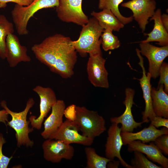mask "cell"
<instances>
[{
	"label": "cell",
	"mask_w": 168,
	"mask_h": 168,
	"mask_svg": "<svg viewBox=\"0 0 168 168\" xmlns=\"http://www.w3.org/2000/svg\"><path fill=\"white\" fill-rule=\"evenodd\" d=\"M134 90L128 87L125 90V98L123 103L125 106V109L121 115L118 117H112L110 119L111 123L121 124V132H133L134 129L141 127L142 122L135 121L132 113V108L135 104L133 99L135 95Z\"/></svg>",
	"instance_id": "4fadbf2b"
},
{
	"label": "cell",
	"mask_w": 168,
	"mask_h": 168,
	"mask_svg": "<svg viewBox=\"0 0 168 168\" xmlns=\"http://www.w3.org/2000/svg\"><path fill=\"white\" fill-rule=\"evenodd\" d=\"M40 98V114L38 117L31 115L29 121L33 128L40 130L44 119L50 111L57 100L55 92L51 88L37 86L33 89Z\"/></svg>",
	"instance_id": "9c48e42d"
},
{
	"label": "cell",
	"mask_w": 168,
	"mask_h": 168,
	"mask_svg": "<svg viewBox=\"0 0 168 168\" xmlns=\"http://www.w3.org/2000/svg\"><path fill=\"white\" fill-rule=\"evenodd\" d=\"M121 6L131 10L133 19L137 22L143 32L149 19L155 12L156 2L155 0H131L121 3Z\"/></svg>",
	"instance_id": "30bf717a"
},
{
	"label": "cell",
	"mask_w": 168,
	"mask_h": 168,
	"mask_svg": "<svg viewBox=\"0 0 168 168\" xmlns=\"http://www.w3.org/2000/svg\"><path fill=\"white\" fill-rule=\"evenodd\" d=\"M6 58L11 67H15L20 62L31 60L27 54L26 47L21 45L18 37L13 33L8 34L6 37Z\"/></svg>",
	"instance_id": "2e32d148"
},
{
	"label": "cell",
	"mask_w": 168,
	"mask_h": 168,
	"mask_svg": "<svg viewBox=\"0 0 168 168\" xmlns=\"http://www.w3.org/2000/svg\"><path fill=\"white\" fill-rule=\"evenodd\" d=\"M160 79L158 86L161 85L164 86V91L168 94V64L163 62L160 68L159 76Z\"/></svg>",
	"instance_id": "83f0119b"
},
{
	"label": "cell",
	"mask_w": 168,
	"mask_h": 168,
	"mask_svg": "<svg viewBox=\"0 0 168 168\" xmlns=\"http://www.w3.org/2000/svg\"><path fill=\"white\" fill-rule=\"evenodd\" d=\"M91 14L97 20L100 25L104 29L119 31L124 26V25L110 10L104 9L99 12L93 11Z\"/></svg>",
	"instance_id": "7402d4cb"
},
{
	"label": "cell",
	"mask_w": 168,
	"mask_h": 168,
	"mask_svg": "<svg viewBox=\"0 0 168 168\" xmlns=\"http://www.w3.org/2000/svg\"><path fill=\"white\" fill-rule=\"evenodd\" d=\"M13 24L3 15H0V57L6 58V39L7 35L13 33Z\"/></svg>",
	"instance_id": "cb8c5ba5"
},
{
	"label": "cell",
	"mask_w": 168,
	"mask_h": 168,
	"mask_svg": "<svg viewBox=\"0 0 168 168\" xmlns=\"http://www.w3.org/2000/svg\"><path fill=\"white\" fill-rule=\"evenodd\" d=\"M141 54L145 56L149 62L148 72L152 78L156 79L159 76L160 67L168 56V45L158 47L149 43L140 42Z\"/></svg>",
	"instance_id": "8fae6325"
},
{
	"label": "cell",
	"mask_w": 168,
	"mask_h": 168,
	"mask_svg": "<svg viewBox=\"0 0 168 168\" xmlns=\"http://www.w3.org/2000/svg\"><path fill=\"white\" fill-rule=\"evenodd\" d=\"M84 150L86 158V168H106L108 163L111 160L98 155L93 148L86 147Z\"/></svg>",
	"instance_id": "d4e9b609"
},
{
	"label": "cell",
	"mask_w": 168,
	"mask_h": 168,
	"mask_svg": "<svg viewBox=\"0 0 168 168\" xmlns=\"http://www.w3.org/2000/svg\"><path fill=\"white\" fill-rule=\"evenodd\" d=\"M136 51L139 60L138 64L142 70V77L137 80L139 81L145 104L144 110L142 113V122L143 123H148L156 116L153 110L151 96L152 86L151 84V79L152 77L149 72L146 73L144 65V59L141 55L139 49L137 48Z\"/></svg>",
	"instance_id": "5bb4252c"
},
{
	"label": "cell",
	"mask_w": 168,
	"mask_h": 168,
	"mask_svg": "<svg viewBox=\"0 0 168 168\" xmlns=\"http://www.w3.org/2000/svg\"><path fill=\"white\" fill-rule=\"evenodd\" d=\"M134 157L132 159L131 163L133 168H161L148 160L140 152L134 151Z\"/></svg>",
	"instance_id": "4316f807"
},
{
	"label": "cell",
	"mask_w": 168,
	"mask_h": 168,
	"mask_svg": "<svg viewBox=\"0 0 168 168\" xmlns=\"http://www.w3.org/2000/svg\"><path fill=\"white\" fill-rule=\"evenodd\" d=\"M76 118L74 122L78 125L83 136L93 139L106 130L104 118L96 111L85 106H76Z\"/></svg>",
	"instance_id": "5b68a950"
},
{
	"label": "cell",
	"mask_w": 168,
	"mask_h": 168,
	"mask_svg": "<svg viewBox=\"0 0 168 168\" xmlns=\"http://www.w3.org/2000/svg\"><path fill=\"white\" fill-rule=\"evenodd\" d=\"M8 114L4 109L0 110V122L7 124V122L8 121Z\"/></svg>",
	"instance_id": "836d02e7"
},
{
	"label": "cell",
	"mask_w": 168,
	"mask_h": 168,
	"mask_svg": "<svg viewBox=\"0 0 168 168\" xmlns=\"http://www.w3.org/2000/svg\"><path fill=\"white\" fill-rule=\"evenodd\" d=\"M105 62L102 54L89 55L86 64L88 78L95 87L105 88L109 87L108 73L105 66Z\"/></svg>",
	"instance_id": "52a82bcc"
},
{
	"label": "cell",
	"mask_w": 168,
	"mask_h": 168,
	"mask_svg": "<svg viewBox=\"0 0 168 168\" xmlns=\"http://www.w3.org/2000/svg\"><path fill=\"white\" fill-rule=\"evenodd\" d=\"M72 41L69 37L56 34L35 44L31 49L36 58L51 72L68 79L74 74L77 58Z\"/></svg>",
	"instance_id": "6da1fadb"
},
{
	"label": "cell",
	"mask_w": 168,
	"mask_h": 168,
	"mask_svg": "<svg viewBox=\"0 0 168 168\" xmlns=\"http://www.w3.org/2000/svg\"><path fill=\"white\" fill-rule=\"evenodd\" d=\"M79 131L78 126L74 121L67 119L51 139L60 140L70 144L74 143L86 146L91 145L94 139L80 134Z\"/></svg>",
	"instance_id": "7c38bea8"
},
{
	"label": "cell",
	"mask_w": 168,
	"mask_h": 168,
	"mask_svg": "<svg viewBox=\"0 0 168 168\" xmlns=\"http://www.w3.org/2000/svg\"><path fill=\"white\" fill-rule=\"evenodd\" d=\"M42 148L44 159L54 163L60 162L63 159L71 160L75 152L73 146L59 140L45 139Z\"/></svg>",
	"instance_id": "ba28073f"
},
{
	"label": "cell",
	"mask_w": 168,
	"mask_h": 168,
	"mask_svg": "<svg viewBox=\"0 0 168 168\" xmlns=\"http://www.w3.org/2000/svg\"><path fill=\"white\" fill-rule=\"evenodd\" d=\"M129 152L135 151L146 154L147 158L153 161L160 165L164 168H168V159L165 157L154 143L147 145L138 140L133 141L128 144Z\"/></svg>",
	"instance_id": "ac0fdd59"
},
{
	"label": "cell",
	"mask_w": 168,
	"mask_h": 168,
	"mask_svg": "<svg viewBox=\"0 0 168 168\" xmlns=\"http://www.w3.org/2000/svg\"><path fill=\"white\" fill-rule=\"evenodd\" d=\"M168 134V128L163 127L161 129L156 128L151 124L136 133L121 132V135L124 145L128 144L134 141L138 140L143 143L154 142L155 139L161 135Z\"/></svg>",
	"instance_id": "d6986e66"
},
{
	"label": "cell",
	"mask_w": 168,
	"mask_h": 168,
	"mask_svg": "<svg viewBox=\"0 0 168 168\" xmlns=\"http://www.w3.org/2000/svg\"><path fill=\"white\" fill-rule=\"evenodd\" d=\"M33 0H0V8H3L7 6L9 2L15 3L20 5L26 6L30 4Z\"/></svg>",
	"instance_id": "d6a6232c"
},
{
	"label": "cell",
	"mask_w": 168,
	"mask_h": 168,
	"mask_svg": "<svg viewBox=\"0 0 168 168\" xmlns=\"http://www.w3.org/2000/svg\"><path fill=\"white\" fill-rule=\"evenodd\" d=\"M152 104L156 116L168 119V95L161 85L157 89L152 87L151 91Z\"/></svg>",
	"instance_id": "44dd1931"
},
{
	"label": "cell",
	"mask_w": 168,
	"mask_h": 168,
	"mask_svg": "<svg viewBox=\"0 0 168 168\" xmlns=\"http://www.w3.org/2000/svg\"><path fill=\"white\" fill-rule=\"evenodd\" d=\"M66 108L63 100H58L51 109V112L44 121V130L41 134L45 139H51L62 125Z\"/></svg>",
	"instance_id": "e0dca14e"
},
{
	"label": "cell",
	"mask_w": 168,
	"mask_h": 168,
	"mask_svg": "<svg viewBox=\"0 0 168 168\" xmlns=\"http://www.w3.org/2000/svg\"><path fill=\"white\" fill-rule=\"evenodd\" d=\"M120 163L119 160L115 161L113 160H111L108 163L106 167L110 168H118Z\"/></svg>",
	"instance_id": "d590c367"
},
{
	"label": "cell",
	"mask_w": 168,
	"mask_h": 168,
	"mask_svg": "<svg viewBox=\"0 0 168 168\" xmlns=\"http://www.w3.org/2000/svg\"><path fill=\"white\" fill-rule=\"evenodd\" d=\"M161 22L164 27L168 31V15L166 14H161Z\"/></svg>",
	"instance_id": "e575fe53"
},
{
	"label": "cell",
	"mask_w": 168,
	"mask_h": 168,
	"mask_svg": "<svg viewBox=\"0 0 168 168\" xmlns=\"http://www.w3.org/2000/svg\"><path fill=\"white\" fill-rule=\"evenodd\" d=\"M82 27L78 39L72 41L77 52L82 57L86 56L87 54L89 55L102 54L100 37L104 29L97 20L94 17L90 18Z\"/></svg>",
	"instance_id": "7a4b0ae2"
},
{
	"label": "cell",
	"mask_w": 168,
	"mask_h": 168,
	"mask_svg": "<svg viewBox=\"0 0 168 168\" xmlns=\"http://www.w3.org/2000/svg\"><path fill=\"white\" fill-rule=\"evenodd\" d=\"M82 0H59L56 7L57 16L61 21L83 26L88 22L82 8Z\"/></svg>",
	"instance_id": "8992f818"
},
{
	"label": "cell",
	"mask_w": 168,
	"mask_h": 168,
	"mask_svg": "<svg viewBox=\"0 0 168 168\" xmlns=\"http://www.w3.org/2000/svg\"><path fill=\"white\" fill-rule=\"evenodd\" d=\"M34 104L33 98H29L27 101L24 110L17 112L11 110L7 107L5 101L3 100L0 103L1 107L12 117V119L7 122V124L15 130L17 145L18 147L24 146L31 147L34 144L33 141L30 139L29 136L33 128L29 127L30 121H27V116L28 112Z\"/></svg>",
	"instance_id": "3957f363"
},
{
	"label": "cell",
	"mask_w": 168,
	"mask_h": 168,
	"mask_svg": "<svg viewBox=\"0 0 168 168\" xmlns=\"http://www.w3.org/2000/svg\"><path fill=\"white\" fill-rule=\"evenodd\" d=\"M6 142L3 135L0 133V168H7L12 158V156L8 157L5 156L2 152V146Z\"/></svg>",
	"instance_id": "f546056e"
},
{
	"label": "cell",
	"mask_w": 168,
	"mask_h": 168,
	"mask_svg": "<svg viewBox=\"0 0 168 168\" xmlns=\"http://www.w3.org/2000/svg\"><path fill=\"white\" fill-rule=\"evenodd\" d=\"M150 121L151 124L156 128L163 127L168 128V119L156 116Z\"/></svg>",
	"instance_id": "4dcf8cb0"
},
{
	"label": "cell",
	"mask_w": 168,
	"mask_h": 168,
	"mask_svg": "<svg viewBox=\"0 0 168 168\" xmlns=\"http://www.w3.org/2000/svg\"><path fill=\"white\" fill-rule=\"evenodd\" d=\"M161 10L158 9L150 18V20H153L154 25L152 30L149 33H144V35L148 36L144 40L139 42L149 43L156 42V44L164 46L168 45V31L164 27L161 22Z\"/></svg>",
	"instance_id": "ffe728a7"
},
{
	"label": "cell",
	"mask_w": 168,
	"mask_h": 168,
	"mask_svg": "<svg viewBox=\"0 0 168 168\" xmlns=\"http://www.w3.org/2000/svg\"></svg>",
	"instance_id": "8d00e7d4"
},
{
	"label": "cell",
	"mask_w": 168,
	"mask_h": 168,
	"mask_svg": "<svg viewBox=\"0 0 168 168\" xmlns=\"http://www.w3.org/2000/svg\"><path fill=\"white\" fill-rule=\"evenodd\" d=\"M112 31L110 29H104L101 35V45L105 51L118 49L120 46L118 37L113 34Z\"/></svg>",
	"instance_id": "484cf974"
},
{
	"label": "cell",
	"mask_w": 168,
	"mask_h": 168,
	"mask_svg": "<svg viewBox=\"0 0 168 168\" xmlns=\"http://www.w3.org/2000/svg\"><path fill=\"white\" fill-rule=\"evenodd\" d=\"M154 143L162 153L168 155V134L159 136L154 141Z\"/></svg>",
	"instance_id": "f1b7e54d"
},
{
	"label": "cell",
	"mask_w": 168,
	"mask_h": 168,
	"mask_svg": "<svg viewBox=\"0 0 168 168\" xmlns=\"http://www.w3.org/2000/svg\"><path fill=\"white\" fill-rule=\"evenodd\" d=\"M59 0H33L28 5L16 4L11 11L12 20L18 34L26 35L28 33L27 26L30 19L39 10L57 7Z\"/></svg>",
	"instance_id": "277c9868"
},
{
	"label": "cell",
	"mask_w": 168,
	"mask_h": 168,
	"mask_svg": "<svg viewBox=\"0 0 168 168\" xmlns=\"http://www.w3.org/2000/svg\"><path fill=\"white\" fill-rule=\"evenodd\" d=\"M76 105L72 104L66 108L64 112V115L67 119L72 121L75 120L76 118Z\"/></svg>",
	"instance_id": "1f68e13d"
},
{
	"label": "cell",
	"mask_w": 168,
	"mask_h": 168,
	"mask_svg": "<svg viewBox=\"0 0 168 168\" xmlns=\"http://www.w3.org/2000/svg\"><path fill=\"white\" fill-rule=\"evenodd\" d=\"M118 124L112 123L108 131V137L105 147V157L113 160L116 157L124 167L133 168L131 165L127 163L122 158L120 150L123 144L121 135V130Z\"/></svg>",
	"instance_id": "9a60e30c"
},
{
	"label": "cell",
	"mask_w": 168,
	"mask_h": 168,
	"mask_svg": "<svg viewBox=\"0 0 168 168\" xmlns=\"http://www.w3.org/2000/svg\"><path fill=\"white\" fill-rule=\"evenodd\" d=\"M124 0H99L98 8L110 10L119 20L124 25L132 22V16L126 17L123 16L119 10V6Z\"/></svg>",
	"instance_id": "603a6c76"
}]
</instances>
